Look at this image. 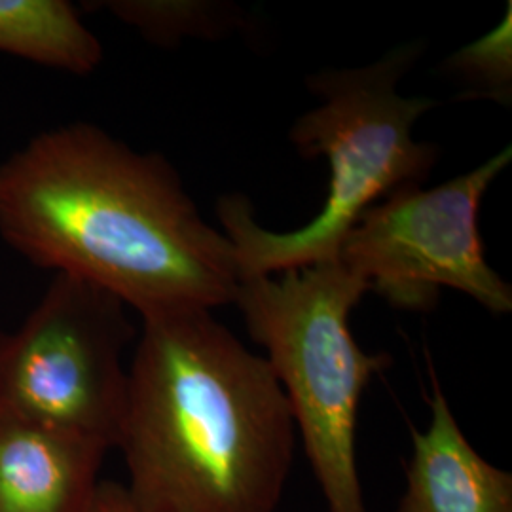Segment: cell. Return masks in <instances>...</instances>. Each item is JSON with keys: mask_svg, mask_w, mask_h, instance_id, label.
I'll return each instance as SVG.
<instances>
[{"mask_svg": "<svg viewBox=\"0 0 512 512\" xmlns=\"http://www.w3.org/2000/svg\"><path fill=\"white\" fill-rule=\"evenodd\" d=\"M90 512H147L128 492L126 484L101 480Z\"/></svg>", "mask_w": 512, "mask_h": 512, "instance_id": "obj_12", "label": "cell"}, {"mask_svg": "<svg viewBox=\"0 0 512 512\" xmlns=\"http://www.w3.org/2000/svg\"><path fill=\"white\" fill-rule=\"evenodd\" d=\"M239 277L238 304L251 338L268 351L329 512H366L357 469V412L389 353H366L349 315L368 291L336 256L304 268Z\"/></svg>", "mask_w": 512, "mask_h": 512, "instance_id": "obj_4", "label": "cell"}, {"mask_svg": "<svg viewBox=\"0 0 512 512\" xmlns=\"http://www.w3.org/2000/svg\"><path fill=\"white\" fill-rule=\"evenodd\" d=\"M0 52L73 74L103 61L101 42L65 0H0Z\"/></svg>", "mask_w": 512, "mask_h": 512, "instance_id": "obj_9", "label": "cell"}, {"mask_svg": "<svg viewBox=\"0 0 512 512\" xmlns=\"http://www.w3.org/2000/svg\"><path fill=\"white\" fill-rule=\"evenodd\" d=\"M116 18L139 29L145 37L171 44L192 35H205L213 27V8L200 2L169 0H116L105 2Z\"/></svg>", "mask_w": 512, "mask_h": 512, "instance_id": "obj_10", "label": "cell"}, {"mask_svg": "<svg viewBox=\"0 0 512 512\" xmlns=\"http://www.w3.org/2000/svg\"><path fill=\"white\" fill-rule=\"evenodd\" d=\"M107 452L0 410V512H90Z\"/></svg>", "mask_w": 512, "mask_h": 512, "instance_id": "obj_7", "label": "cell"}, {"mask_svg": "<svg viewBox=\"0 0 512 512\" xmlns=\"http://www.w3.org/2000/svg\"><path fill=\"white\" fill-rule=\"evenodd\" d=\"M118 439L147 512H277L296 427L268 361L213 311L143 317Z\"/></svg>", "mask_w": 512, "mask_h": 512, "instance_id": "obj_2", "label": "cell"}, {"mask_svg": "<svg viewBox=\"0 0 512 512\" xmlns=\"http://www.w3.org/2000/svg\"><path fill=\"white\" fill-rule=\"evenodd\" d=\"M135 338L114 294L57 274L16 332L0 334V410L116 448Z\"/></svg>", "mask_w": 512, "mask_h": 512, "instance_id": "obj_5", "label": "cell"}, {"mask_svg": "<svg viewBox=\"0 0 512 512\" xmlns=\"http://www.w3.org/2000/svg\"><path fill=\"white\" fill-rule=\"evenodd\" d=\"M511 158L507 147L448 183L389 194L349 230L338 258L397 310L431 311L448 287L495 315L509 313L511 285L486 262L478 211Z\"/></svg>", "mask_w": 512, "mask_h": 512, "instance_id": "obj_6", "label": "cell"}, {"mask_svg": "<svg viewBox=\"0 0 512 512\" xmlns=\"http://www.w3.org/2000/svg\"><path fill=\"white\" fill-rule=\"evenodd\" d=\"M0 236L38 268L92 283L141 317L234 304V245L175 167L92 124L46 129L0 164Z\"/></svg>", "mask_w": 512, "mask_h": 512, "instance_id": "obj_1", "label": "cell"}, {"mask_svg": "<svg viewBox=\"0 0 512 512\" xmlns=\"http://www.w3.org/2000/svg\"><path fill=\"white\" fill-rule=\"evenodd\" d=\"M418 55L420 48L408 44L366 67L311 76L308 86L323 101L294 122L291 141L304 158H327V200L306 226L270 232L256 222L245 196H224L217 213L234 245L239 277L336 258L349 230L372 205L427 179L437 148L414 139V124L437 103L399 93V82Z\"/></svg>", "mask_w": 512, "mask_h": 512, "instance_id": "obj_3", "label": "cell"}, {"mask_svg": "<svg viewBox=\"0 0 512 512\" xmlns=\"http://www.w3.org/2000/svg\"><path fill=\"white\" fill-rule=\"evenodd\" d=\"M454 69L465 74L471 82L486 88V95L505 99L511 92V10L494 31L478 38L454 55Z\"/></svg>", "mask_w": 512, "mask_h": 512, "instance_id": "obj_11", "label": "cell"}, {"mask_svg": "<svg viewBox=\"0 0 512 512\" xmlns=\"http://www.w3.org/2000/svg\"><path fill=\"white\" fill-rule=\"evenodd\" d=\"M431 423L412 429L406 492L397 512H512V475L482 458L463 435L431 374Z\"/></svg>", "mask_w": 512, "mask_h": 512, "instance_id": "obj_8", "label": "cell"}]
</instances>
